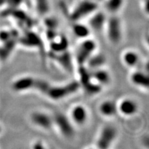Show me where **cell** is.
Instances as JSON below:
<instances>
[{
    "instance_id": "cell-1",
    "label": "cell",
    "mask_w": 149,
    "mask_h": 149,
    "mask_svg": "<svg viewBox=\"0 0 149 149\" xmlns=\"http://www.w3.org/2000/svg\"><path fill=\"white\" fill-rule=\"evenodd\" d=\"M81 88L77 81H73L63 85H50L45 97L53 101H59L75 93Z\"/></svg>"
},
{
    "instance_id": "cell-2",
    "label": "cell",
    "mask_w": 149,
    "mask_h": 149,
    "mask_svg": "<svg viewBox=\"0 0 149 149\" xmlns=\"http://www.w3.org/2000/svg\"><path fill=\"white\" fill-rule=\"evenodd\" d=\"M97 48V42L89 38L84 39L77 46L75 51L74 59L78 66H85L89 57L93 55Z\"/></svg>"
},
{
    "instance_id": "cell-3",
    "label": "cell",
    "mask_w": 149,
    "mask_h": 149,
    "mask_svg": "<svg viewBox=\"0 0 149 149\" xmlns=\"http://www.w3.org/2000/svg\"><path fill=\"white\" fill-rule=\"evenodd\" d=\"M104 29L109 41L113 44H117L122 38V26L120 19L116 15H111L107 17Z\"/></svg>"
},
{
    "instance_id": "cell-4",
    "label": "cell",
    "mask_w": 149,
    "mask_h": 149,
    "mask_svg": "<svg viewBox=\"0 0 149 149\" xmlns=\"http://www.w3.org/2000/svg\"><path fill=\"white\" fill-rule=\"evenodd\" d=\"M98 9V5L93 0H82L78 3L70 13L72 22H79L82 19L88 17Z\"/></svg>"
},
{
    "instance_id": "cell-5",
    "label": "cell",
    "mask_w": 149,
    "mask_h": 149,
    "mask_svg": "<svg viewBox=\"0 0 149 149\" xmlns=\"http://www.w3.org/2000/svg\"><path fill=\"white\" fill-rule=\"evenodd\" d=\"M117 130L115 126L107 125L100 130L96 139V147L100 149L110 148L116 140Z\"/></svg>"
},
{
    "instance_id": "cell-6",
    "label": "cell",
    "mask_w": 149,
    "mask_h": 149,
    "mask_svg": "<svg viewBox=\"0 0 149 149\" xmlns=\"http://www.w3.org/2000/svg\"><path fill=\"white\" fill-rule=\"evenodd\" d=\"M53 118L54 126L57 128L61 135L66 138H70L74 135V124L69 117L58 112L53 115Z\"/></svg>"
},
{
    "instance_id": "cell-7",
    "label": "cell",
    "mask_w": 149,
    "mask_h": 149,
    "mask_svg": "<svg viewBox=\"0 0 149 149\" xmlns=\"http://www.w3.org/2000/svg\"><path fill=\"white\" fill-rule=\"evenodd\" d=\"M30 121L36 127L44 130H51L54 126L53 115L44 111H33L30 115Z\"/></svg>"
},
{
    "instance_id": "cell-8",
    "label": "cell",
    "mask_w": 149,
    "mask_h": 149,
    "mask_svg": "<svg viewBox=\"0 0 149 149\" xmlns=\"http://www.w3.org/2000/svg\"><path fill=\"white\" fill-rule=\"evenodd\" d=\"M137 102L131 98H124L117 103V111L124 117H130L136 115L138 112Z\"/></svg>"
},
{
    "instance_id": "cell-9",
    "label": "cell",
    "mask_w": 149,
    "mask_h": 149,
    "mask_svg": "<svg viewBox=\"0 0 149 149\" xmlns=\"http://www.w3.org/2000/svg\"><path fill=\"white\" fill-rule=\"evenodd\" d=\"M69 117L74 125L83 126L88 120V111L84 105L76 104L70 110Z\"/></svg>"
},
{
    "instance_id": "cell-10",
    "label": "cell",
    "mask_w": 149,
    "mask_h": 149,
    "mask_svg": "<svg viewBox=\"0 0 149 149\" xmlns=\"http://www.w3.org/2000/svg\"><path fill=\"white\" fill-rule=\"evenodd\" d=\"M107 17L102 11L97 10L88 17V26L91 31L95 32H101L105 28Z\"/></svg>"
},
{
    "instance_id": "cell-11",
    "label": "cell",
    "mask_w": 149,
    "mask_h": 149,
    "mask_svg": "<svg viewBox=\"0 0 149 149\" xmlns=\"http://www.w3.org/2000/svg\"><path fill=\"white\" fill-rule=\"evenodd\" d=\"M51 57L53 60L57 61L60 66L66 71L71 72L72 68V57L68 50L61 53H53L51 52Z\"/></svg>"
},
{
    "instance_id": "cell-12",
    "label": "cell",
    "mask_w": 149,
    "mask_h": 149,
    "mask_svg": "<svg viewBox=\"0 0 149 149\" xmlns=\"http://www.w3.org/2000/svg\"><path fill=\"white\" fill-rule=\"evenodd\" d=\"M130 81L132 84L144 90L149 88V77L146 72L142 70H135L130 75Z\"/></svg>"
},
{
    "instance_id": "cell-13",
    "label": "cell",
    "mask_w": 149,
    "mask_h": 149,
    "mask_svg": "<svg viewBox=\"0 0 149 149\" xmlns=\"http://www.w3.org/2000/svg\"><path fill=\"white\" fill-rule=\"evenodd\" d=\"M91 77L93 81L101 85L102 86H108L111 82V74L109 70L105 69L104 67L90 70Z\"/></svg>"
},
{
    "instance_id": "cell-14",
    "label": "cell",
    "mask_w": 149,
    "mask_h": 149,
    "mask_svg": "<svg viewBox=\"0 0 149 149\" xmlns=\"http://www.w3.org/2000/svg\"><path fill=\"white\" fill-rule=\"evenodd\" d=\"M98 111L102 117L106 118L114 117L117 113V103L112 100H106L99 105Z\"/></svg>"
},
{
    "instance_id": "cell-15",
    "label": "cell",
    "mask_w": 149,
    "mask_h": 149,
    "mask_svg": "<svg viewBox=\"0 0 149 149\" xmlns=\"http://www.w3.org/2000/svg\"><path fill=\"white\" fill-rule=\"evenodd\" d=\"M34 79L35 77L32 76H24L18 78L12 84V89L17 93L32 91Z\"/></svg>"
},
{
    "instance_id": "cell-16",
    "label": "cell",
    "mask_w": 149,
    "mask_h": 149,
    "mask_svg": "<svg viewBox=\"0 0 149 149\" xmlns=\"http://www.w3.org/2000/svg\"><path fill=\"white\" fill-rule=\"evenodd\" d=\"M106 64H107V57H106L105 55L95 52L89 57L88 61L86 63L85 66L89 70H94L104 67Z\"/></svg>"
},
{
    "instance_id": "cell-17",
    "label": "cell",
    "mask_w": 149,
    "mask_h": 149,
    "mask_svg": "<svg viewBox=\"0 0 149 149\" xmlns=\"http://www.w3.org/2000/svg\"><path fill=\"white\" fill-rule=\"evenodd\" d=\"M123 63L130 68L137 66L140 62V56L139 53L133 50H128L122 56Z\"/></svg>"
},
{
    "instance_id": "cell-18",
    "label": "cell",
    "mask_w": 149,
    "mask_h": 149,
    "mask_svg": "<svg viewBox=\"0 0 149 149\" xmlns=\"http://www.w3.org/2000/svg\"><path fill=\"white\" fill-rule=\"evenodd\" d=\"M73 24L72 26V31L74 36L77 38L84 40L88 38L91 35V29L88 25H86L79 22H72Z\"/></svg>"
},
{
    "instance_id": "cell-19",
    "label": "cell",
    "mask_w": 149,
    "mask_h": 149,
    "mask_svg": "<svg viewBox=\"0 0 149 149\" xmlns=\"http://www.w3.org/2000/svg\"><path fill=\"white\" fill-rule=\"evenodd\" d=\"M69 43L68 39L66 37L61 36L58 38V37L54 39L53 41L50 42V49L53 53H61L68 50Z\"/></svg>"
},
{
    "instance_id": "cell-20",
    "label": "cell",
    "mask_w": 149,
    "mask_h": 149,
    "mask_svg": "<svg viewBox=\"0 0 149 149\" xmlns=\"http://www.w3.org/2000/svg\"><path fill=\"white\" fill-rule=\"evenodd\" d=\"M80 86L82 87L86 93L88 95H95L99 94L103 88V86L93 81L92 79L81 84Z\"/></svg>"
},
{
    "instance_id": "cell-21",
    "label": "cell",
    "mask_w": 149,
    "mask_h": 149,
    "mask_svg": "<svg viewBox=\"0 0 149 149\" xmlns=\"http://www.w3.org/2000/svg\"><path fill=\"white\" fill-rule=\"evenodd\" d=\"M20 42L22 44V45L31 47L38 46L40 44V38H38V36L35 33H29L26 34L20 38Z\"/></svg>"
},
{
    "instance_id": "cell-22",
    "label": "cell",
    "mask_w": 149,
    "mask_h": 149,
    "mask_svg": "<svg viewBox=\"0 0 149 149\" xmlns=\"http://www.w3.org/2000/svg\"><path fill=\"white\" fill-rule=\"evenodd\" d=\"M124 3V0H107L105 8L111 15H116L122 9Z\"/></svg>"
},
{
    "instance_id": "cell-23",
    "label": "cell",
    "mask_w": 149,
    "mask_h": 149,
    "mask_svg": "<svg viewBox=\"0 0 149 149\" xmlns=\"http://www.w3.org/2000/svg\"><path fill=\"white\" fill-rule=\"evenodd\" d=\"M12 39H17V32L14 30L8 31V30H1L0 31V42L5 43L8 42Z\"/></svg>"
},
{
    "instance_id": "cell-24",
    "label": "cell",
    "mask_w": 149,
    "mask_h": 149,
    "mask_svg": "<svg viewBox=\"0 0 149 149\" xmlns=\"http://www.w3.org/2000/svg\"><path fill=\"white\" fill-rule=\"evenodd\" d=\"M37 12L44 15L48 12L49 9V3L48 0H35Z\"/></svg>"
},
{
    "instance_id": "cell-25",
    "label": "cell",
    "mask_w": 149,
    "mask_h": 149,
    "mask_svg": "<svg viewBox=\"0 0 149 149\" xmlns=\"http://www.w3.org/2000/svg\"><path fill=\"white\" fill-rule=\"evenodd\" d=\"M57 21L55 18L53 17H47L44 20V24L48 29H55L57 26Z\"/></svg>"
},
{
    "instance_id": "cell-26",
    "label": "cell",
    "mask_w": 149,
    "mask_h": 149,
    "mask_svg": "<svg viewBox=\"0 0 149 149\" xmlns=\"http://www.w3.org/2000/svg\"><path fill=\"white\" fill-rule=\"evenodd\" d=\"M32 148L34 149H43L45 148V146H44V144L42 141L37 140L33 143Z\"/></svg>"
},
{
    "instance_id": "cell-27",
    "label": "cell",
    "mask_w": 149,
    "mask_h": 149,
    "mask_svg": "<svg viewBox=\"0 0 149 149\" xmlns=\"http://www.w3.org/2000/svg\"><path fill=\"white\" fill-rule=\"evenodd\" d=\"M1 131H2V127H1V126L0 125V134H1Z\"/></svg>"
}]
</instances>
